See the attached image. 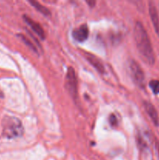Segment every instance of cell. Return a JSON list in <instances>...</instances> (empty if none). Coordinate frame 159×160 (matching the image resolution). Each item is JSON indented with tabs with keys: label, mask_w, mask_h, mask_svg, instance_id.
<instances>
[{
	"label": "cell",
	"mask_w": 159,
	"mask_h": 160,
	"mask_svg": "<svg viewBox=\"0 0 159 160\" xmlns=\"http://www.w3.org/2000/svg\"><path fill=\"white\" fill-rule=\"evenodd\" d=\"M133 35L136 45L143 60L149 65H153L155 62L154 49L149 35L147 34L143 25L140 22L138 21L135 23Z\"/></svg>",
	"instance_id": "6da1fadb"
},
{
	"label": "cell",
	"mask_w": 159,
	"mask_h": 160,
	"mask_svg": "<svg viewBox=\"0 0 159 160\" xmlns=\"http://www.w3.org/2000/svg\"><path fill=\"white\" fill-rule=\"evenodd\" d=\"M2 135L7 138L21 137L23 128L21 121L14 117H5L2 120Z\"/></svg>",
	"instance_id": "7a4b0ae2"
},
{
	"label": "cell",
	"mask_w": 159,
	"mask_h": 160,
	"mask_svg": "<svg viewBox=\"0 0 159 160\" xmlns=\"http://www.w3.org/2000/svg\"><path fill=\"white\" fill-rule=\"evenodd\" d=\"M77 78L76 72L73 67H69L65 75V87L69 92L70 96L73 100H77L78 98V88H77Z\"/></svg>",
	"instance_id": "3957f363"
},
{
	"label": "cell",
	"mask_w": 159,
	"mask_h": 160,
	"mask_svg": "<svg viewBox=\"0 0 159 160\" xmlns=\"http://www.w3.org/2000/svg\"><path fill=\"white\" fill-rule=\"evenodd\" d=\"M129 69H130L131 76L134 82L137 86L143 88L144 87L145 76L140 64L135 60H132L129 63Z\"/></svg>",
	"instance_id": "277c9868"
},
{
	"label": "cell",
	"mask_w": 159,
	"mask_h": 160,
	"mask_svg": "<svg viewBox=\"0 0 159 160\" xmlns=\"http://www.w3.org/2000/svg\"><path fill=\"white\" fill-rule=\"evenodd\" d=\"M88 35L89 29L87 28V24L81 25L80 27L76 28V29H74L73 31V37L77 42H84L88 38Z\"/></svg>",
	"instance_id": "5b68a950"
},
{
	"label": "cell",
	"mask_w": 159,
	"mask_h": 160,
	"mask_svg": "<svg viewBox=\"0 0 159 160\" xmlns=\"http://www.w3.org/2000/svg\"><path fill=\"white\" fill-rule=\"evenodd\" d=\"M143 106H144V109L146 110L147 113L148 114V116L150 117V118L151 119V120L153 121V123L156 125V126H158L159 125V117L158 114H157V110L154 108V106L151 104L149 102H143Z\"/></svg>",
	"instance_id": "8992f818"
},
{
	"label": "cell",
	"mask_w": 159,
	"mask_h": 160,
	"mask_svg": "<svg viewBox=\"0 0 159 160\" xmlns=\"http://www.w3.org/2000/svg\"><path fill=\"white\" fill-rule=\"evenodd\" d=\"M149 13L154 30L157 34H159V15L157 8L153 2L149 3Z\"/></svg>",
	"instance_id": "52a82bcc"
},
{
	"label": "cell",
	"mask_w": 159,
	"mask_h": 160,
	"mask_svg": "<svg viewBox=\"0 0 159 160\" xmlns=\"http://www.w3.org/2000/svg\"><path fill=\"white\" fill-rule=\"evenodd\" d=\"M23 18H24L25 21L26 23L29 25L30 27L31 28V29L41 38L44 39L45 38V31H44L43 28L40 26L38 23H37L36 21L33 20L31 17H26V16H23Z\"/></svg>",
	"instance_id": "ba28073f"
},
{
	"label": "cell",
	"mask_w": 159,
	"mask_h": 160,
	"mask_svg": "<svg viewBox=\"0 0 159 160\" xmlns=\"http://www.w3.org/2000/svg\"><path fill=\"white\" fill-rule=\"evenodd\" d=\"M85 58L87 59L89 62L98 70L99 73H104V67L103 65L102 62L98 59V57H96L94 55L90 54V53L86 52L85 53Z\"/></svg>",
	"instance_id": "9c48e42d"
},
{
	"label": "cell",
	"mask_w": 159,
	"mask_h": 160,
	"mask_svg": "<svg viewBox=\"0 0 159 160\" xmlns=\"http://www.w3.org/2000/svg\"><path fill=\"white\" fill-rule=\"evenodd\" d=\"M29 2L37 9L38 12H40L41 13H42L43 15L46 16V17H48V16L51 15V12H50V10L46 8L45 6H42L41 3H39L38 2L36 1V0H29Z\"/></svg>",
	"instance_id": "30bf717a"
},
{
	"label": "cell",
	"mask_w": 159,
	"mask_h": 160,
	"mask_svg": "<svg viewBox=\"0 0 159 160\" xmlns=\"http://www.w3.org/2000/svg\"><path fill=\"white\" fill-rule=\"evenodd\" d=\"M149 86L152 92L154 94H158L159 93V81L158 80H152L150 81Z\"/></svg>",
	"instance_id": "8fae6325"
},
{
	"label": "cell",
	"mask_w": 159,
	"mask_h": 160,
	"mask_svg": "<svg viewBox=\"0 0 159 160\" xmlns=\"http://www.w3.org/2000/svg\"><path fill=\"white\" fill-rule=\"evenodd\" d=\"M19 36H20V38L22 39V41H23V42H24V43H26V45H27V46L29 47V48H31V49H33V51L37 52V48H35V46H34V44H33L32 42H31V41H30L29 39H28L26 37V36L23 35V34H19Z\"/></svg>",
	"instance_id": "7c38bea8"
},
{
	"label": "cell",
	"mask_w": 159,
	"mask_h": 160,
	"mask_svg": "<svg viewBox=\"0 0 159 160\" xmlns=\"http://www.w3.org/2000/svg\"><path fill=\"white\" fill-rule=\"evenodd\" d=\"M109 122H110V124L112 125V126H116L117 125V123H118V122H117V119L114 114H112V115L110 116V117H109Z\"/></svg>",
	"instance_id": "4fadbf2b"
},
{
	"label": "cell",
	"mask_w": 159,
	"mask_h": 160,
	"mask_svg": "<svg viewBox=\"0 0 159 160\" xmlns=\"http://www.w3.org/2000/svg\"><path fill=\"white\" fill-rule=\"evenodd\" d=\"M87 2L88 3L89 5H90V6H94V5L95 4V2H89V1H87Z\"/></svg>",
	"instance_id": "5bb4252c"
},
{
	"label": "cell",
	"mask_w": 159,
	"mask_h": 160,
	"mask_svg": "<svg viewBox=\"0 0 159 160\" xmlns=\"http://www.w3.org/2000/svg\"><path fill=\"white\" fill-rule=\"evenodd\" d=\"M3 95H2V92H1V91H0V97H2Z\"/></svg>",
	"instance_id": "9a60e30c"
}]
</instances>
